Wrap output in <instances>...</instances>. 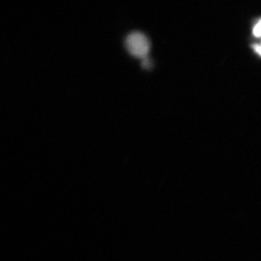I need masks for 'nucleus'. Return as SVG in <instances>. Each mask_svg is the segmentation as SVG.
Instances as JSON below:
<instances>
[{
    "label": "nucleus",
    "instance_id": "nucleus-1",
    "mask_svg": "<svg viewBox=\"0 0 261 261\" xmlns=\"http://www.w3.org/2000/svg\"><path fill=\"white\" fill-rule=\"evenodd\" d=\"M125 45L130 55L138 57H145L149 51V39L140 31L129 33L125 40Z\"/></svg>",
    "mask_w": 261,
    "mask_h": 261
},
{
    "label": "nucleus",
    "instance_id": "nucleus-2",
    "mask_svg": "<svg viewBox=\"0 0 261 261\" xmlns=\"http://www.w3.org/2000/svg\"><path fill=\"white\" fill-rule=\"evenodd\" d=\"M260 19H257V20L254 22L253 27H252V34L255 37H260Z\"/></svg>",
    "mask_w": 261,
    "mask_h": 261
},
{
    "label": "nucleus",
    "instance_id": "nucleus-3",
    "mask_svg": "<svg viewBox=\"0 0 261 261\" xmlns=\"http://www.w3.org/2000/svg\"><path fill=\"white\" fill-rule=\"evenodd\" d=\"M252 47L256 50V54L259 56V55H260V44H258V43L253 44V45H252Z\"/></svg>",
    "mask_w": 261,
    "mask_h": 261
}]
</instances>
